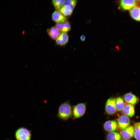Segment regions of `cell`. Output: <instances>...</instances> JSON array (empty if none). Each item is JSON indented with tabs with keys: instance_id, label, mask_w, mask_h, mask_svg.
I'll list each match as a JSON object with an SVG mask.
<instances>
[{
	"instance_id": "8fae6325",
	"label": "cell",
	"mask_w": 140,
	"mask_h": 140,
	"mask_svg": "<svg viewBox=\"0 0 140 140\" xmlns=\"http://www.w3.org/2000/svg\"><path fill=\"white\" fill-rule=\"evenodd\" d=\"M46 31L50 37L53 40H56L60 32V31L56 26H53L47 29Z\"/></svg>"
},
{
	"instance_id": "e0dca14e",
	"label": "cell",
	"mask_w": 140,
	"mask_h": 140,
	"mask_svg": "<svg viewBox=\"0 0 140 140\" xmlns=\"http://www.w3.org/2000/svg\"><path fill=\"white\" fill-rule=\"evenodd\" d=\"M121 139L120 134L116 132H109L107 136V140H121Z\"/></svg>"
},
{
	"instance_id": "3957f363",
	"label": "cell",
	"mask_w": 140,
	"mask_h": 140,
	"mask_svg": "<svg viewBox=\"0 0 140 140\" xmlns=\"http://www.w3.org/2000/svg\"><path fill=\"white\" fill-rule=\"evenodd\" d=\"M15 136L17 140H31V131L26 128H20L16 131Z\"/></svg>"
},
{
	"instance_id": "ba28073f",
	"label": "cell",
	"mask_w": 140,
	"mask_h": 140,
	"mask_svg": "<svg viewBox=\"0 0 140 140\" xmlns=\"http://www.w3.org/2000/svg\"><path fill=\"white\" fill-rule=\"evenodd\" d=\"M123 99L128 104L134 105L138 102V97L132 93H129L125 94L123 96Z\"/></svg>"
},
{
	"instance_id": "4fadbf2b",
	"label": "cell",
	"mask_w": 140,
	"mask_h": 140,
	"mask_svg": "<svg viewBox=\"0 0 140 140\" xmlns=\"http://www.w3.org/2000/svg\"><path fill=\"white\" fill-rule=\"evenodd\" d=\"M135 110L134 107L132 105L128 104L125 105L122 110V113L127 116L132 117L135 114Z\"/></svg>"
},
{
	"instance_id": "277c9868",
	"label": "cell",
	"mask_w": 140,
	"mask_h": 140,
	"mask_svg": "<svg viewBox=\"0 0 140 140\" xmlns=\"http://www.w3.org/2000/svg\"><path fill=\"white\" fill-rule=\"evenodd\" d=\"M116 99L114 98H110L107 101L105 106V109L106 112L109 115L115 114L117 109L115 105Z\"/></svg>"
},
{
	"instance_id": "ac0fdd59",
	"label": "cell",
	"mask_w": 140,
	"mask_h": 140,
	"mask_svg": "<svg viewBox=\"0 0 140 140\" xmlns=\"http://www.w3.org/2000/svg\"><path fill=\"white\" fill-rule=\"evenodd\" d=\"M115 105L117 110L120 111H122L125 106L123 99L120 97L117 98L115 100Z\"/></svg>"
},
{
	"instance_id": "2e32d148",
	"label": "cell",
	"mask_w": 140,
	"mask_h": 140,
	"mask_svg": "<svg viewBox=\"0 0 140 140\" xmlns=\"http://www.w3.org/2000/svg\"><path fill=\"white\" fill-rule=\"evenodd\" d=\"M130 15L134 19L139 21H140L139 7H135L131 9L130 11Z\"/></svg>"
},
{
	"instance_id": "6da1fadb",
	"label": "cell",
	"mask_w": 140,
	"mask_h": 140,
	"mask_svg": "<svg viewBox=\"0 0 140 140\" xmlns=\"http://www.w3.org/2000/svg\"><path fill=\"white\" fill-rule=\"evenodd\" d=\"M72 107L68 101H65L60 105L57 114V117L63 121H66L71 118Z\"/></svg>"
},
{
	"instance_id": "7a4b0ae2",
	"label": "cell",
	"mask_w": 140,
	"mask_h": 140,
	"mask_svg": "<svg viewBox=\"0 0 140 140\" xmlns=\"http://www.w3.org/2000/svg\"><path fill=\"white\" fill-rule=\"evenodd\" d=\"M86 110V104L78 103L72 107V118L73 120L80 118L85 114Z\"/></svg>"
},
{
	"instance_id": "8992f818",
	"label": "cell",
	"mask_w": 140,
	"mask_h": 140,
	"mask_svg": "<svg viewBox=\"0 0 140 140\" xmlns=\"http://www.w3.org/2000/svg\"><path fill=\"white\" fill-rule=\"evenodd\" d=\"M121 138L124 140H129L134 136V128L132 126L128 127L122 130L120 132Z\"/></svg>"
},
{
	"instance_id": "ffe728a7",
	"label": "cell",
	"mask_w": 140,
	"mask_h": 140,
	"mask_svg": "<svg viewBox=\"0 0 140 140\" xmlns=\"http://www.w3.org/2000/svg\"><path fill=\"white\" fill-rule=\"evenodd\" d=\"M65 0H53L52 3L55 9L59 10L64 5Z\"/></svg>"
},
{
	"instance_id": "7402d4cb",
	"label": "cell",
	"mask_w": 140,
	"mask_h": 140,
	"mask_svg": "<svg viewBox=\"0 0 140 140\" xmlns=\"http://www.w3.org/2000/svg\"><path fill=\"white\" fill-rule=\"evenodd\" d=\"M86 39L85 36L84 34H82L80 37V39L82 41H84Z\"/></svg>"
},
{
	"instance_id": "5b68a950",
	"label": "cell",
	"mask_w": 140,
	"mask_h": 140,
	"mask_svg": "<svg viewBox=\"0 0 140 140\" xmlns=\"http://www.w3.org/2000/svg\"><path fill=\"white\" fill-rule=\"evenodd\" d=\"M130 122L129 118L124 115L120 116L117 119V125L119 128L122 130L128 127Z\"/></svg>"
},
{
	"instance_id": "9a60e30c",
	"label": "cell",
	"mask_w": 140,
	"mask_h": 140,
	"mask_svg": "<svg viewBox=\"0 0 140 140\" xmlns=\"http://www.w3.org/2000/svg\"><path fill=\"white\" fill-rule=\"evenodd\" d=\"M73 10L69 5H64L59 11L64 16L66 17L71 15L73 12Z\"/></svg>"
},
{
	"instance_id": "44dd1931",
	"label": "cell",
	"mask_w": 140,
	"mask_h": 140,
	"mask_svg": "<svg viewBox=\"0 0 140 140\" xmlns=\"http://www.w3.org/2000/svg\"><path fill=\"white\" fill-rule=\"evenodd\" d=\"M77 3V1L75 0H65L64 5H68L74 9Z\"/></svg>"
},
{
	"instance_id": "7c38bea8",
	"label": "cell",
	"mask_w": 140,
	"mask_h": 140,
	"mask_svg": "<svg viewBox=\"0 0 140 140\" xmlns=\"http://www.w3.org/2000/svg\"><path fill=\"white\" fill-rule=\"evenodd\" d=\"M103 127L105 130L109 132L116 130L117 129V125L115 121L108 120L104 123Z\"/></svg>"
},
{
	"instance_id": "9c48e42d",
	"label": "cell",
	"mask_w": 140,
	"mask_h": 140,
	"mask_svg": "<svg viewBox=\"0 0 140 140\" xmlns=\"http://www.w3.org/2000/svg\"><path fill=\"white\" fill-rule=\"evenodd\" d=\"M137 1L135 0H121L120 2V6L124 10H129L136 5Z\"/></svg>"
},
{
	"instance_id": "603a6c76",
	"label": "cell",
	"mask_w": 140,
	"mask_h": 140,
	"mask_svg": "<svg viewBox=\"0 0 140 140\" xmlns=\"http://www.w3.org/2000/svg\"><path fill=\"white\" fill-rule=\"evenodd\" d=\"M25 32V31H23L22 32L23 34H24Z\"/></svg>"
},
{
	"instance_id": "52a82bcc",
	"label": "cell",
	"mask_w": 140,
	"mask_h": 140,
	"mask_svg": "<svg viewBox=\"0 0 140 140\" xmlns=\"http://www.w3.org/2000/svg\"><path fill=\"white\" fill-rule=\"evenodd\" d=\"M52 20L57 23H62L67 21V18L63 15L59 11H54L52 15Z\"/></svg>"
},
{
	"instance_id": "30bf717a",
	"label": "cell",
	"mask_w": 140,
	"mask_h": 140,
	"mask_svg": "<svg viewBox=\"0 0 140 140\" xmlns=\"http://www.w3.org/2000/svg\"><path fill=\"white\" fill-rule=\"evenodd\" d=\"M68 40L69 36L67 33L62 32L56 39V43L58 45L63 46L68 43Z\"/></svg>"
},
{
	"instance_id": "5bb4252c",
	"label": "cell",
	"mask_w": 140,
	"mask_h": 140,
	"mask_svg": "<svg viewBox=\"0 0 140 140\" xmlns=\"http://www.w3.org/2000/svg\"><path fill=\"white\" fill-rule=\"evenodd\" d=\"M55 26L62 32L66 33L68 32L71 28L70 23L67 21L62 23H56Z\"/></svg>"
},
{
	"instance_id": "d6986e66",
	"label": "cell",
	"mask_w": 140,
	"mask_h": 140,
	"mask_svg": "<svg viewBox=\"0 0 140 140\" xmlns=\"http://www.w3.org/2000/svg\"><path fill=\"white\" fill-rule=\"evenodd\" d=\"M134 128V135L137 140H140V123H136Z\"/></svg>"
}]
</instances>
